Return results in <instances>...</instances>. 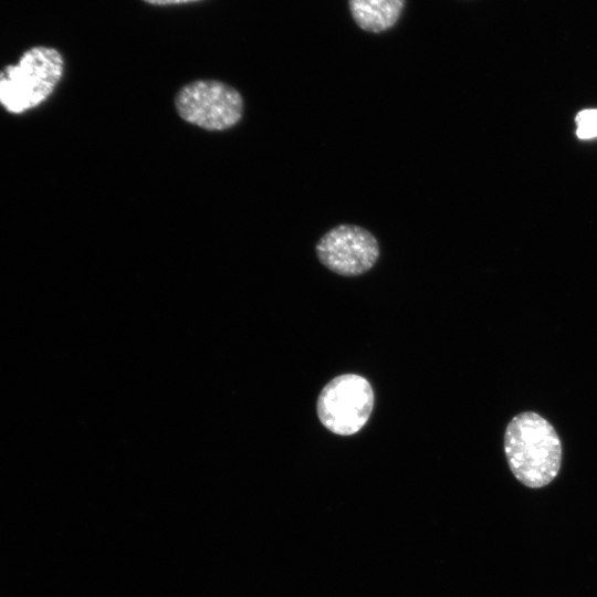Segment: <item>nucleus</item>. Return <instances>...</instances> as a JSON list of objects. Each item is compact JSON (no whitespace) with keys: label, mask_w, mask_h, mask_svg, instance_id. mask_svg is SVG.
Segmentation results:
<instances>
[{"label":"nucleus","mask_w":597,"mask_h":597,"mask_svg":"<svg viewBox=\"0 0 597 597\" xmlns=\"http://www.w3.org/2000/svg\"><path fill=\"white\" fill-rule=\"evenodd\" d=\"M504 452L514 476L532 489L551 483L561 469V439L549 421L534 411L521 412L509 422Z\"/></svg>","instance_id":"1"},{"label":"nucleus","mask_w":597,"mask_h":597,"mask_svg":"<svg viewBox=\"0 0 597 597\" xmlns=\"http://www.w3.org/2000/svg\"><path fill=\"white\" fill-rule=\"evenodd\" d=\"M64 72L61 53L48 46L25 51L0 71V108L23 115L40 107L54 92Z\"/></svg>","instance_id":"2"},{"label":"nucleus","mask_w":597,"mask_h":597,"mask_svg":"<svg viewBox=\"0 0 597 597\" xmlns=\"http://www.w3.org/2000/svg\"><path fill=\"white\" fill-rule=\"evenodd\" d=\"M175 107L189 124L207 130H224L239 123L244 103L232 86L216 80H198L178 91Z\"/></svg>","instance_id":"3"},{"label":"nucleus","mask_w":597,"mask_h":597,"mask_svg":"<svg viewBox=\"0 0 597 597\" xmlns=\"http://www.w3.org/2000/svg\"><path fill=\"white\" fill-rule=\"evenodd\" d=\"M374 407V391L363 376L344 374L322 389L317 399V416L329 431L350 436L367 422Z\"/></svg>","instance_id":"4"},{"label":"nucleus","mask_w":597,"mask_h":597,"mask_svg":"<svg viewBox=\"0 0 597 597\" xmlns=\"http://www.w3.org/2000/svg\"><path fill=\"white\" fill-rule=\"evenodd\" d=\"M318 261L342 276H358L378 261L380 245L373 232L357 224L342 223L326 231L315 244Z\"/></svg>","instance_id":"5"},{"label":"nucleus","mask_w":597,"mask_h":597,"mask_svg":"<svg viewBox=\"0 0 597 597\" xmlns=\"http://www.w3.org/2000/svg\"><path fill=\"white\" fill-rule=\"evenodd\" d=\"M405 0H349L352 15L362 29L381 32L398 20Z\"/></svg>","instance_id":"6"},{"label":"nucleus","mask_w":597,"mask_h":597,"mask_svg":"<svg viewBox=\"0 0 597 597\" xmlns=\"http://www.w3.org/2000/svg\"><path fill=\"white\" fill-rule=\"evenodd\" d=\"M576 135L579 138L597 136V109H584L576 115Z\"/></svg>","instance_id":"7"},{"label":"nucleus","mask_w":597,"mask_h":597,"mask_svg":"<svg viewBox=\"0 0 597 597\" xmlns=\"http://www.w3.org/2000/svg\"><path fill=\"white\" fill-rule=\"evenodd\" d=\"M144 1L151 4H156V6H167V4H180V3L195 2L199 0H144Z\"/></svg>","instance_id":"8"}]
</instances>
